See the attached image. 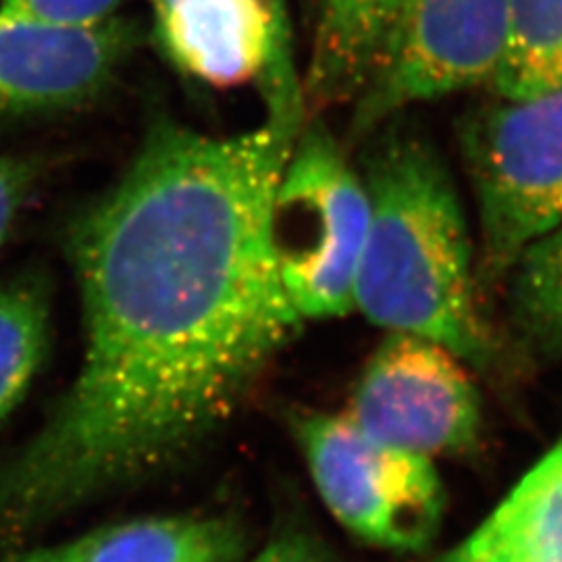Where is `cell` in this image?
Masks as SVG:
<instances>
[{"instance_id": "17", "label": "cell", "mask_w": 562, "mask_h": 562, "mask_svg": "<svg viewBox=\"0 0 562 562\" xmlns=\"http://www.w3.org/2000/svg\"><path fill=\"white\" fill-rule=\"evenodd\" d=\"M34 180L36 167L32 162L0 155V246L9 238Z\"/></svg>"}, {"instance_id": "14", "label": "cell", "mask_w": 562, "mask_h": 562, "mask_svg": "<svg viewBox=\"0 0 562 562\" xmlns=\"http://www.w3.org/2000/svg\"><path fill=\"white\" fill-rule=\"evenodd\" d=\"M50 329V296L38 276L0 283V423L38 375Z\"/></svg>"}, {"instance_id": "1", "label": "cell", "mask_w": 562, "mask_h": 562, "mask_svg": "<svg viewBox=\"0 0 562 562\" xmlns=\"http://www.w3.org/2000/svg\"><path fill=\"white\" fill-rule=\"evenodd\" d=\"M304 117L236 136L155 121L74 220L83 352L67 392L0 462V550L155 482L234 422L299 331L269 204Z\"/></svg>"}, {"instance_id": "3", "label": "cell", "mask_w": 562, "mask_h": 562, "mask_svg": "<svg viewBox=\"0 0 562 562\" xmlns=\"http://www.w3.org/2000/svg\"><path fill=\"white\" fill-rule=\"evenodd\" d=\"M369 213L361 171L319 117H306L269 204L273 259L301 319H331L355 308Z\"/></svg>"}, {"instance_id": "10", "label": "cell", "mask_w": 562, "mask_h": 562, "mask_svg": "<svg viewBox=\"0 0 562 562\" xmlns=\"http://www.w3.org/2000/svg\"><path fill=\"white\" fill-rule=\"evenodd\" d=\"M406 0H319L311 59L302 76L306 117L355 104L378 78Z\"/></svg>"}, {"instance_id": "4", "label": "cell", "mask_w": 562, "mask_h": 562, "mask_svg": "<svg viewBox=\"0 0 562 562\" xmlns=\"http://www.w3.org/2000/svg\"><path fill=\"white\" fill-rule=\"evenodd\" d=\"M461 150L477 202L483 290L562 222V86L477 109L462 123Z\"/></svg>"}, {"instance_id": "13", "label": "cell", "mask_w": 562, "mask_h": 562, "mask_svg": "<svg viewBox=\"0 0 562 562\" xmlns=\"http://www.w3.org/2000/svg\"><path fill=\"white\" fill-rule=\"evenodd\" d=\"M504 281L508 329L522 355L562 359V222L522 250Z\"/></svg>"}, {"instance_id": "7", "label": "cell", "mask_w": 562, "mask_h": 562, "mask_svg": "<svg viewBox=\"0 0 562 562\" xmlns=\"http://www.w3.org/2000/svg\"><path fill=\"white\" fill-rule=\"evenodd\" d=\"M510 0H406L378 78L355 102L352 140L402 109L494 83L508 46Z\"/></svg>"}, {"instance_id": "11", "label": "cell", "mask_w": 562, "mask_h": 562, "mask_svg": "<svg viewBox=\"0 0 562 562\" xmlns=\"http://www.w3.org/2000/svg\"><path fill=\"white\" fill-rule=\"evenodd\" d=\"M65 562H246L250 542L225 515H148L55 546Z\"/></svg>"}, {"instance_id": "9", "label": "cell", "mask_w": 562, "mask_h": 562, "mask_svg": "<svg viewBox=\"0 0 562 562\" xmlns=\"http://www.w3.org/2000/svg\"><path fill=\"white\" fill-rule=\"evenodd\" d=\"M130 21L60 27L0 13V120L67 111L97 99L132 55Z\"/></svg>"}, {"instance_id": "18", "label": "cell", "mask_w": 562, "mask_h": 562, "mask_svg": "<svg viewBox=\"0 0 562 562\" xmlns=\"http://www.w3.org/2000/svg\"><path fill=\"white\" fill-rule=\"evenodd\" d=\"M246 562H338L315 538L302 531H285L269 540L261 550L250 552Z\"/></svg>"}, {"instance_id": "12", "label": "cell", "mask_w": 562, "mask_h": 562, "mask_svg": "<svg viewBox=\"0 0 562 562\" xmlns=\"http://www.w3.org/2000/svg\"><path fill=\"white\" fill-rule=\"evenodd\" d=\"M431 562H562V436L462 542Z\"/></svg>"}, {"instance_id": "16", "label": "cell", "mask_w": 562, "mask_h": 562, "mask_svg": "<svg viewBox=\"0 0 562 562\" xmlns=\"http://www.w3.org/2000/svg\"><path fill=\"white\" fill-rule=\"evenodd\" d=\"M125 0H0V13L60 27H94L120 18Z\"/></svg>"}, {"instance_id": "2", "label": "cell", "mask_w": 562, "mask_h": 562, "mask_svg": "<svg viewBox=\"0 0 562 562\" xmlns=\"http://www.w3.org/2000/svg\"><path fill=\"white\" fill-rule=\"evenodd\" d=\"M361 176L371 213L355 308L385 331L440 341L469 367H492L498 336L483 313L477 255L442 157L422 136L394 130L373 138Z\"/></svg>"}, {"instance_id": "5", "label": "cell", "mask_w": 562, "mask_h": 562, "mask_svg": "<svg viewBox=\"0 0 562 562\" xmlns=\"http://www.w3.org/2000/svg\"><path fill=\"white\" fill-rule=\"evenodd\" d=\"M290 422L322 503L352 538L401 554L431 546L446 510L436 461L369 436L344 413L301 411Z\"/></svg>"}, {"instance_id": "8", "label": "cell", "mask_w": 562, "mask_h": 562, "mask_svg": "<svg viewBox=\"0 0 562 562\" xmlns=\"http://www.w3.org/2000/svg\"><path fill=\"white\" fill-rule=\"evenodd\" d=\"M153 38L206 88H257L269 115L306 117L285 0H150Z\"/></svg>"}, {"instance_id": "19", "label": "cell", "mask_w": 562, "mask_h": 562, "mask_svg": "<svg viewBox=\"0 0 562 562\" xmlns=\"http://www.w3.org/2000/svg\"><path fill=\"white\" fill-rule=\"evenodd\" d=\"M0 562H65L59 557L55 546L48 548H36L30 552H7L0 557Z\"/></svg>"}, {"instance_id": "15", "label": "cell", "mask_w": 562, "mask_h": 562, "mask_svg": "<svg viewBox=\"0 0 562 562\" xmlns=\"http://www.w3.org/2000/svg\"><path fill=\"white\" fill-rule=\"evenodd\" d=\"M562 86V0H510L508 46L492 83L506 101Z\"/></svg>"}, {"instance_id": "6", "label": "cell", "mask_w": 562, "mask_h": 562, "mask_svg": "<svg viewBox=\"0 0 562 562\" xmlns=\"http://www.w3.org/2000/svg\"><path fill=\"white\" fill-rule=\"evenodd\" d=\"M341 413L369 436L431 461L482 442V396L469 364L422 336L387 331Z\"/></svg>"}]
</instances>
